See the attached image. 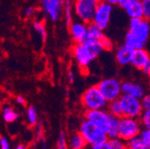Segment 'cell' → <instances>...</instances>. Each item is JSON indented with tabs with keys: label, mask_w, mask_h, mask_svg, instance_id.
<instances>
[{
	"label": "cell",
	"mask_w": 150,
	"mask_h": 149,
	"mask_svg": "<svg viewBox=\"0 0 150 149\" xmlns=\"http://www.w3.org/2000/svg\"><path fill=\"white\" fill-rule=\"evenodd\" d=\"M141 104L144 110H150V94H145L141 98Z\"/></svg>",
	"instance_id": "cell-30"
},
{
	"label": "cell",
	"mask_w": 150,
	"mask_h": 149,
	"mask_svg": "<svg viewBox=\"0 0 150 149\" xmlns=\"http://www.w3.org/2000/svg\"><path fill=\"white\" fill-rule=\"evenodd\" d=\"M140 138L142 139V141L148 146L150 147V129H145L143 128L141 129V132L139 134Z\"/></svg>",
	"instance_id": "cell-28"
},
{
	"label": "cell",
	"mask_w": 150,
	"mask_h": 149,
	"mask_svg": "<svg viewBox=\"0 0 150 149\" xmlns=\"http://www.w3.org/2000/svg\"><path fill=\"white\" fill-rule=\"evenodd\" d=\"M0 106H1V103H0Z\"/></svg>",
	"instance_id": "cell-41"
},
{
	"label": "cell",
	"mask_w": 150,
	"mask_h": 149,
	"mask_svg": "<svg viewBox=\"0 0 150 149\" xmlns=\"http://www.w3.org/2000/svg\"><path fill=\"white\" fill-rule=\"evenodd\" d=\"M68 28L71 39L75 43H82L85 40L88 30V23L81 21L72 22Z\"/></svg>",
	"instance_id": "cell-12"
},
{
	"label": "cell",
	"mask_w": 150,
	"mask_h": 149,
	"mask_svg": "<svg viewBox=\"0 0 150 149\" xmlns=\"http://www.w3.org/2000/svg\"><path fill=\"white\" fill-rule=\"evenodd\" d=\"M72 12L73 11V2L71 0H65L64 3V14L66 25L69 27L72 23Z\"/></svg>",
	"instance_id": "cell-20"
},
{
	"label": "cell",
	"mask_w": 150,
	"mask_h": 149,
	"mask_svg": "<svg viewBox=\"0 0 150 149\" xmlns=\"http://www.w3.org/2000/svg\"><path fill=\"white\" fill-rule=\"evenodd\" d=\"M32 26H33V29L40 35L42 40L43 41H46L47 37V33L46 27H45L44 23H42L41 22H39V21H35L33 23Z\"/></svg>",
	"instance_id": "cell-23"
},
{
	"label": "cell",
	"mask_w": 150,
	"mask_h": 149,
	"mask_svg": "<svg viewBox=\"0 0 150 149\" xmlns=\"http://www.w3.org/2000/svg\"><path fill=\"white\" fill-rule=\"evenodd\" d=\"M63 1H64H64H65V0H63Z\"/></svg>",
	"instance_id": "cell-42"
},
{
	"label": "cell",
	"mask_w": 150,
	"mask_h": 149,
	"mask_svg": "<svg viewBox=\"0 0 150 149\" xmlns=\"http://www.w3.org/2000/svg\"><path fill=\"white\" fill-rule=\"evenodd\" d=\"M36 13V9L32 6H30V7H27L25 10H24V15L27 16V17H30V16H33Z\"/></svg>",
	"instance_id": "cell-33"
},
{
	"label": "cell",
	"mask_w": 150,
	"mask_h": 149,
	"mask_svg": "<svg viewBox=\"0 0 150 149\" xmlns=\"http://www.w3.org/2000/svg\"><path fill=\"white\" fill-rule=\"evenodd\" d=\"M141 4L143 7L144 19L150 22V0H142Z\"/></svg>",
	"instance_id": "cell-27"
},
{
	"label": "cell",
	"mask_w": 150,
	"mask_h": 149,
	"mask_svg": "<svg viewBox=\"0 0 150 149\" xmlns=\"http://www.w3.org/2000/svg\"><path fill=\"white\" fill-rule=\"evenodd\" d=\"M3 118L6 122L11 123L19 118V114L15 112L11 106H6L3 111Z\"/></svg>",
	"instance_id": "cell-22"
},
{
	"label": "cell",
	"mask_w": 150,
	"mask_h": 149,
	"mask_svg": "<svg viewBox=\"0 0 150 149\" xmlns=\"http://www.w3.org/2000/svg\"><path fill=\"white\" fill-rule=\"evenodd\" d=\"M101 1L106 2V3H108V4L112 5V6H115V5H118L119 6L122 0H101Z\"/></svg>",
	"instance_id": "cell-34"
},
{
	"label": "cell",
	"mask_w": 150,
	"mask_h": 149,
	"mask_svg": "<svg viewBox=\"0 0 150 149\" xmlns=\"http://www.w3.org/2000/svg\"><path fill=\"white\" fill-rule=\"evenodd\" d=\"M44 12L53 22H57L63 11L64 1L63 0H40Z\"/></svg>",
	"instance_id": "cell-11"
},
{
	"label": "cell",
	"mask_w": 150,
	"mask_h": 149,
	"mask_svg": "<svg viewBox=\"0 0 150 149\" xmlns=\"http://www.w3.org/2000/svg\"><path fill=\"white\" fill-rule=\"evenodd\" d=\"M0 147L1 149H10V145L7 138H0Z\"/></svg>",
	"instance_id": "cell-32"
},
{
	"label": "cell",
	"mask_w": 150,
	"mask_h": 149,
	"mask_svg": "<svg viewBox=\"0 0 150 149\" xmlns=\"http://www.w3.org/2000/svg\"><path fill=\"white\" fill-rule=\"evenodd\" d=\"M106 110L109 112V114L117 118H121L122 117V105L120 102V99H115L112 100L107 103V106H106Z\"/></svg>",
	"instance_id": "cell-18"
},
{
	"label": "cell",
	"mask_w": 150,
	"mask_h": 149,
	"mask_svg": "<svg viewBox=\"0 0 150 149\" xmlns=\"http://www.w3.org/2000/svg\"><path fill=\"white\" fill-rule=\"evenodd\" d=\"M78 132L84 138L87 144L91 146L109 139L105 132L86 119L81 122Z\"/></svg>",
	"instance_id": "cell-5"
},
{
	"label": "cell",
	"mask_w": 150,
	"mask_h": 149,
	"mask_svg": "<svg viewBox=\"0 0 150 149\" xmlns=\"http://www.w3.org/2000/svg\"><path fill=\"white\" fill-rule=\"evenodd\" d=\"M112 13V6L106 2L100 1L95 11V13L93 15V19L91 23L98 26V28H100L101 30H105L110 23Z\"/></svg>",
	"instance_id": "cell-10"
},
{
	"label": "cell",
	"mask_w": 150,
	"mask_h": 149,
	"mask_svg": "<svg viewBox=\"0 0 150 149\" xmlns=\"http://www.w3.org/2000/svg\"><path fill=\"white\" fill-rule=\"evenodd\" d=\"M109 142L111 144L112 149H128L126 141L119 138H110Z\"/></svg>",
	"instance_id": "cell-26"
},
{
	"label": "cell",
	"mask_w": 150,
	"mask_h": 149,
	"mask_svg": "<svg viewBox=\"0 0 150 149\" xmlns=\"http://www.w3.org/2000/svg\"><path fill=\"white\" fill-rule=\"evenodd\" d=\"M56 149H67V143H66V138L64 132H60L56 143Z\"/></svg>",
	"instance_id": "cell-29"
},
{
	"label": "cell",
	"mask_w": 150,
	"mask_h": 149,
	"mask_svg": "<svg viewBox=\"0 0 150 149\" xmlns=\"http://www.w3.org/2000/svg\"><path fill=\"white\" fill-rule=\"evenodd\" d=\"M122 94L142 98L145 95V88L142 85H140L138 82L131 81H124L122 82Z\"/></svg>",
	"instance_id": "cell-13"
},
{
	"label": "cell",
	"mask_w": 150,
	"mask_h": 149,
	"mask_svg": "<svg viewBox=\"0 0 150 149\" xmlns=\"http://www.w3.org/2000/svg\"><path fill=\"white\" fill-rule=\"evenodd\" d=\"M105 35L104 34V30L93 24L92 23L88 24V30L86 39L84 41H103ZM83 41V42H84Z\"/></svg>",
	"instance_id": "cell-17"
},
{
	"label": "cell",
	"mask_w": 150,
	"mask_h": 149,
	"mask_svg": "<svg viewBox=\"0 0 150 149\" xmlns=\"http://www.w3.org/2000/svg\"><path fill=\"white\" fill-rule=\"evenodd\" d=\"M87 142L84 138L79 133L76 132L71 135L70 138V147L71 149H84L87 145Z\"/></svg>",
	"instance_id": "cell-19"
},
{
	"label": "cell",
	"mask_w": 150,
	"mask_h": 149,
	"mask_svg": "<svg viewBox=\"0 0 150 149\" xmlns=\"http://www.w3.org/2000/svg\"><path fill=\"white\" fill-rule=\"evenodd\" d=\"M123 9L125 10L127 15L130 19H140V18H144L141 1L130 0V1L123 7Z\"/></svg>",
	"instance_id": "cell-16"
},
{
	"label": "cell",
	"mask_w": 150,
	"mask_h": 149,
	"mask_svg": "<svg viewBox=\"0 0 150 149\" xmlns=\"http://www.w3.org/2000/svg\"><path fill=\"white\" fill-rule=\"evenodd\" d=\"M150 59V54L145 48H140L133 51L132 59H131L130 64L135 69L142 71L146 64Z\"/></svg>",
	"instance_id": "cell-15"
},
{
	"label": "cell",
	"mask_w": 150,
	"mask_h": 149,
	"mask_svg": "<svg viewBox=\"0 0 150 149\" xmlns=\"http://www.w3.org/2000/svg\"><path fill=\"white\" fill-rule=\"evenodd\" d=\"M91 149H112V146H111V144H110L109 139H108V140H106L105 142H102L100 144L92 145Z\"/></svg>",
	"instance_id": "cell-31"
},
{
	"label": "cell",
	"mask_w": 150,
	"mask_h": 149,
	"mask_svg": "<svg viewBox=\"0 0 150 149\" xmlns=\"http://www.w3.org/2000/svg\"><path fill=\"white\" fill-rule=\"evenodd\" d=\"M142 71H143L144 73H146V74H147V73L150 71V59H149V61L146 64V65L144 66Z\"/></svg>",
	"instance_id": "cell-36"
},
{
	"label": "cell",
	"mask_w": 150,
	"mask_h": 149,
	"mask_svg": "<svg viewBox=\"0 0 150 149\" xmlns=\"http://www.w3.org/2000/svg\"><path fill=\"white\" fill-rule=\"evenodd\" d=\"M16 149H26V147H25V145H19L17 147H16Z\"/></svg>",
	"instance_id": "cell-38"
},
{
	"label": "cell",
	"mask_w": 150,
	"mask_h": 149,
	"mask_svg": "<svg viewBox=\"0 0 150 149\" xmlns=\"http://www.w3.org/2000/svg\"><path fill=\"white\" fill-rule=\"evenodd\" d=\"M103 51H105L103 41H84L82 43L74 44L71 49V54L79 67L86 70Z\"/></svg>",
	"instance_id": "cell-1"
},
{
	"label": "cell",
	"mask_w": 150,
	"mask_h": 149,
	"mask_svg": "<svg viewBox=\"0 0 150 149\" xmlns=\"http://www.w3.org/2000/svg\"><path fill=\"white\" fill-rule=\"evenodd\" d=\"M101 0H73V11L79 20L90 23L93 15Z\"/></svg>",
	"instance_id": "cell-7"
},
{
	"label": "cell",
	"mask_w": 150,
	"mask_h": 149,
	"mask_svg": "<svg viewBox=\"0 0 150 149\" xmlns=\"http://www.w3.org/2000/svg\"><path fill=\"white\" fill-rule=\"evenodd\" d=\"M147 75V78H148V82H149V85H150V71L146 74Z\"/></svg>",
	"instance_id": "cell-39"
},
{
	"label": "cell",
	"mask_w": 150,
	"mask_h": 149,
	"mask_svg": "<svg viewBox=\"0 0 150 149\" xmlns=\"http://www.w3.org/2000/svg\"><path fill=\"white\" fill-rule=\"evenodd\" d=\"M16 102L18 103V104H24L25 103V99H24V97H22V96H18L17 97H16Z\"/></svg>",
	"instance_id": "cell-37"
},
{
	"label": "cell",
	"mask_w": 150,
	"mask_h": 149,
	"mask_svg": "<svg viewBox=\"0 0 150 149\" xmlns=\"http://www.w3.org/2000/svg\"><path fill=\"white\" fill-rule=\"evenodd\" d=\"M142 129L143 128L139 118L122 116L119 119L118 138L124 141H128L139 136Z\"/></svg>",
	"instance_id": "cell-6"
},
{
	"label": "cell",
	"mask_w": 150,
	"mask_h": 149,
	"mask_svg": "<svg viewBox=\"0 0 150 149\" xmlns=\"http://www.w3.org/2000/svg\"><path fill=\"white\" fill-rule=\"evenodd\" d=\"M150 35V23L144 18L130 19L126 33L124 44L129 48L137 50L144 48Z\"/></svg>",
	"instance_id": "cell-2"
},
{
	"label": "cell",
	"mask_w": 150,
	"mask_h": 149,
	"mask_svg": "<svg viewBox=\"0 0 150 149\" xmlns=\"http://www.w3.org/2000/svg\"><path fill=\"white\" fill-rule=\"evenodd\" d=\"M126 145L128 149H150V147L142 141L139 136L126 141Z\"/></svg>",
	"instance_id": "cell-21"
},
{
	"label": "cell",
	"mask_w": 150,
	"mask_h": 149,
	"mask_svg": "<svg viewBox=\"0 0 150 149\" xmlns=\"http://www.w3.org/2000/svg\"><path fill=\"white\" fill-rule=\"evenodd\" d=\"M139 119L140 121L142 128L150 129V110H144Z\"/></svg>",
	"instance_id": "cell-25"
},
{
	"label": "cell",
	"mask_w": 150,
	"mask_h": 149,
	"mask_svg": "<svg viewBox=\"0 0 150 149\" xmlns=\"http://www.w3.org/2000/svg\"><path fill=\"white\" fill-rule=\"evenodd\" d=\"M107 103L97 85L87 88L81 97V104L85 111L105 109Z\"/></svg>",
	"instance_id": "cell-4"
},
{
	"label": "cell",
	"mask_w": 150,
	"mask_h": 149,
	"mask_svg": "<svg viewBox=\"0 0 150 149\" xmlns=\"http://www.w3.org/2000/svg\"><path fill=\"white\" fill-rule=\"evenodd\" d=\"M84 119L106 133L108 138H118L119 119L109 114L106 109L88 110L84 112Z\"/></svg>",
	"instance_id": "cell-3"
},
{
	"label": "cell",
	"mask_w": 150,
	"mask_h": 149,
	"mask_svg": "<svg viewBox=\"0 0 150 149\" xmlns=\"http://www.w3.org/2000/svg\"><path fill=\"white\" fill-rule=\"evenodd\" d=\"M98 89L107 102L120 98L122 95V81L117 78H105L97 84Z\"/></svg>",
	"instance_id": "cell-8"
},
{
	"label": "cell",
	"mask_w": 150,
	"mask_h": 149,
	"mask_svg": "<svg viewBox=\"0 0 150 149\" xmlns=\"http://www.w3.org/2000/svg\"><path fill=\"white\" fill-rule=\"evenodd\" d=\"M74 79H75V73L72 70H70L68 73V80L71 83H72L74 81Z\"/></svg>",
	"instance_id": "cell-35"
},
{
	"label": "cell",
	"mask_w": 150,
	"mask_h": 149,
	"mask_svg": "<svg viewBox=\"0 0 150 149\" xmlns=\"http://www.w3.org/2000/svg\"><path fill=\"white\" fill-rule=\"evenodd\" d=\"M133 49L129 48L125 44L119 46L115 50V60L120 66H127L130 64L132 59Z\"/></svg>",
	"instance_id": "cell-14"
},
{
	"label": "cell",
	"mask_w": 150,
	"mask_h": 149,
	"mask_svg": "<svg viewBox=\"0 0 150 149\" xmlns=\"http://www.w3.org/2000/svg\"><path fill=\"white\" fill-rule=\"evenodd\" d=\"M27 119L30 125H36L38 123V113L34 106H30L27 110Z\"/></svg>",
	"instance_id": "cell-24"
},
{
	"label": "cell",
	"mask_w": 150,
	"mask_h": 149,
	"mask_svg": "<svg viewBox=\"0 0 150 149\" xmlns=\"http://www.w3.org/2000/svg\"><path fill=\"white\" fill-rule=\"evenodd\" d=\"M135 1H142V0H135Z\"/></svg>",
	"instance_id": "cell-40"
},
{
	"label": "cell",
	"mask_w": 150,
	"mask_h": 149,
	"mask_svg": "<svg viewBox=\"0 0 150 149\" xmlns=\"http://www.w3.org/2000/svg\"><path fill=\"white\" fill-rule=\"evenodd\" d=\"M120 102L122 108V115L131 118H139L143 113L141 98L122 94L120 97Z\"/></svg>",
	"instance_id": "cell-9"
}]
</instances>
